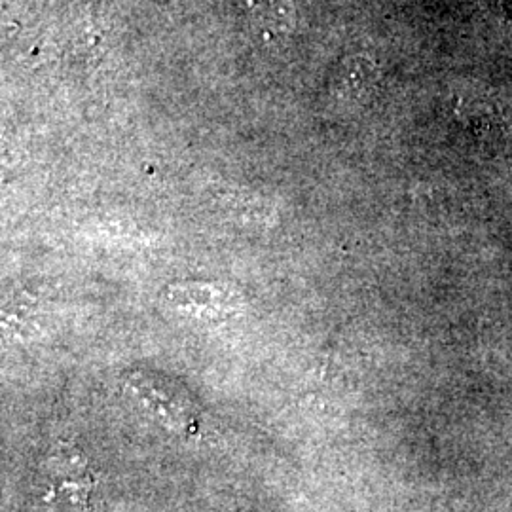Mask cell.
Here are the masks:
<instances>
[{
  "instance_id": "cell-1",
  "label": "cell",
  "mask_w": 512,
  "mask_h": 512,
  "mask_svg": "<svg viewBox=\"0 0 512 512\" xmlns=\"http://www.w3.org/2000/svg\"><path fill=\"white\" fill-rule=\"evenodd\" d=\"M249 23L260 27L262 33H279L287 27V10L283 0H243Z\"/></svg>"
}]
</instances>
